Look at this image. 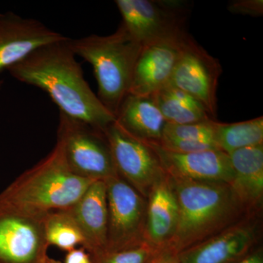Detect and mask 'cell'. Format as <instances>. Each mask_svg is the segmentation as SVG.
<instances>
[{
    "label": "cell",
    "mask_w": 263,
    "mask_h": 263,
    "mask_svg": "<svg viewBox=\"0 0 263 263\" xmlns=\"http://www.w3.org/2000/svg\"><path fill=\"white\" fill-rule=\"evenodd\" d=\"M104 132L119 176L142 196H148L156 183L167 176L155 151L123 130L115 121Z\"/></svg>",
    "instance_id": "cell-7"
},
{
    "label": "cell",
    "mask_w": 263,
    "mask_h": 263,
    "mask_svg": "<svg viewBox=\"0 0 263 263\" xmlns=\"http://www.w3.org/2000/svg\"><path fill=\"white\" fill-rule=\"evenodd\" d=\"M146 243L132 248L104 252L91 257L92 263H148L160 252Z\"/></svg>",
    "instance_id": "cell-23"
},
{
    "label": "cell",
    "mask_w": 263,
    "mask_h": 263,
    "mask_svg": "<svg viewBox=\"0 0 263 263\" xmlns=\"http://www.w3.org/2000/svg\"><path fill=\"white\" fill-rule=\"evenodd\" d=\"M221 66L190 34L186 36L169 84L197 100L215 119Z\"/></svg>",
    "instance_id": "cell-8"
},
{
    "label": "cell",
    "mask_w": 263,
    "mask_h": 263,
    "mask_svg": "<svg viewBox=\"0 0 263 263\" xmlns=\"http://www.w3.org/2000/svg\"><path fill=\"white\" fill-rule=\"evenodd\" d=\"M57 143L79 177L107 181L119 176L105 132L60 112Z\"/></svg>",
    "instance_id": "cell-5"
},
{
    "label": "cell",
    "mask_w": 263,
    "mask_h": 263,
    "mask_svg": "<svg viewBox=\"0 0 263 263\" xmlns=\"http://www.w3.org/2000/svg\"><path fill=\"white\" fill-rule=\"evenodd\" d=\"M215 119L190 124H175L166 123L162 138L183 140V141L205 142L216 145ZM219 148V147H218Z\"/></svg>",
    "instance_id": "cell-22"
},
{
    "label": "cell",
    "mask_w": 263,
    "mask_h": 263,
    "mask_svg": "<svg viewBox=\"0 0 263 263\" xmlns=\"http://www.w3.org/2000/svg\"><path fill=\"white\" fill-rule=\"evenodd\" d=\"M122 24L141 46L184 30L190 3L181 0H116Z\"/></svg>",
    "instance_id": "cell-6"
},
{
    "label": "cell",
    "mask_w": 263,
    "mask_h": 263,
    "mask_svg": "<svg viewBox=\"0 0 263 263\" xmlns=\"http://www.w3.org/2000/svg\"><path fill=\"white\" fill-rule=\"evenodd\" d=\"M178 204V221L167 250L175 254L224 230L240 205L230 185L198 182L167 176Z\"/></svg>",
    "instance_id": "cell-3"
},
{
    "label": "cell",
    "mask_w": 263,
    "mask_h": 263,
    "mask_svg": "<svg viewBox=\"0 0 263 263\" xmlns=\"http://www.w3.org/2000/svg\"><path fill=\"white\" fill-rule=\"evenodd\" d=\"M187 33L142 46L133 71L129 94L155 95L169 84Z\"/></svg>",
    "instance_id": "cell-11"
},
{
    "label": "cell",
    "mask_w": 263,
    "mask_h": 263,
    "mask_svg": "<svg viewBox=\"0 0 263 263\" xmlns=\"http://www.w3.org/2000/svg\"><path fill=\"white\" fill-rule=\"evenodd\" d=\"M105 183L108 219L105 252L142 245L140 236L146 211L143 196L121 176L110 178Z\"/></svg>",
    "instance_id": "cell-9"
},
{
    "label": "cell",
    "mask_w": 263,
    "mask_h": 263,
    "mask_svg": "<svg viewBox=\"0 0 263 263\" xmlns=\"http://www.w3.org/2000/svg\"><path fill=\"white\" fill-rule=\"evenodd\" d=\"M148 263H180L177 254L167 249H163L152 257Z\"/></svg>",
    "instance_id": "cell-27"
},
{
    "label": "cell",
    "mask_w": 263,
    "mask_h": 263,
    "mask_svg": "<svg viewBox=\"0 0 263 263\" xmlns=\"http://www.w3.org/2000/svg\"><path fill=\"white\" fill-rule=\"evenodd\" d=\"M43 226L49 246H55L67 252L76 246L84 247V235L69 209L48 213L43 216Z\"/></svg>",
    "instance_id": "cell-21"
},
{
    "label": "cell",
    "mask_w": 263,
    "mask_h": 263,
    "mask_svg": "<svg viewBox=\"0 0 263 263\" xmlns=\"http://www.w3.org/2000/svg\"><path fill=\"white\" fill-rule=\"evenodd\" d=\"M115 122L123 130L145 143H159L166 122L155 95L129 94L119 107Z\"/></svg>",
    "instance_id": "cell-16"
},
{
    "label": "cell",
    "mask_w": 263,
    "mask_h": 263,
    "mask_svg": "<svg viewBox=\"0 0 263 263\" xmlns=\"http://www.w3.org/2000/svg\"><path fill=\"white\" fill-rule=\"evenodd\" d=\"M146 210L147 245L162 251L168 245L178 221V204L166 176L158 181L149 193Z\"/></svg>",
    "instance_id": "cell-17"
},
{
    "label": "cell",
    "mask_w": 263,
    "mask_h": 263,
    "mask_svg": "<svg viewBox=\"0 0 263 263\" xmlns=\"http://www.w3.org/2000/svg\"><path fill=\"white\" fill-rule=\"evenodd\" d=\"M69 43L76 56L92 66L98 84L97 96L116 119L123 100L129 95L141 45L122 23L109 35L70 38Z\"/></svg>",
    "instance_id": "cell-4"
},
{
    "label": "cell",
    "mask_w": 263,
    "mask_h": 263,
    "mask_svg": "<svg viewBox=\"0 0 263 263\" xmlns=\"http://www.w3.org/2000/svg\"><path fill=\"white\" fill-rule=\"evenodd\" d=\"M157 145L164 150L176 152V153H193V152H202V151L219 149L214 143L183 141V140L171 139V138H162Z\"/></svg>",
    "instance_id": "cell-24"
},
{
    "label": "cell",
    "mask_w": 263,
    "mask_h": 263,
    "mask_svg": "<svg viewBox=\"0 0 263 263\" xmlns=\"http://www.w3.org/2000/svg\"><path fill=\"white\" fill-rule=\"evenodd\" d=\"M43 263H62L60 262V261H57L56 259H53L52 258H50L49 257H48L46 259V260L43 262Z\"/></svg>",
    "instance_id": "cell-29"
},
{
    "label": "cell",
    "mask_w": 263,
    "mask_h": 263,
    "mask_svg": "<svg viewBox=\"0 0 263 263\" xmlns=\"http://www.w3.org/2000/svg\"><path fill=\"white\" fill-rule=\"evenodd\" d=\"M216 141L219 149L228 155L241 148L263 144V117L230 124L218 122Z\"/></svg>",
    "instance_id": "cell-20"
},
{
    "label": "cell",
    "mask_w": 263,
    "mask_h": 263,
    "mask_svg": "<svg viewBox=\"0 0 263 263\" xmlns=\"http://www.w3.org/2000/svg\"><path fill=\"white\" fill-rule=\"evenodd\" d=\"M94 181L70 171L57 143L45 158L0 193V214L44 216L53 211L66 210Z\"/></svg>",
    "instance_id": "cell-2"
},
{
    "label": "cell",
    "mask_w": 263,
    "mask_h": 263,
    "mask_svg": "<svg viewBox=\"0 0 263 263\" xmlns=\"http://www.w3.org/2000/svg\"><path fill=\"white\" fill-rule=\"evenodd\" d=\"M69 41L37 48L7 70L17 81L47 93L61 113L105 131L115 117L85 80Z\"/></svg>",
    "instance_id": "cell-1"
},
{
    "label": "cell",
    "mask_w": 263,
    "mask_h": 263,
    "mask_svg": "<svg viewBox=\"0 0 263 263\" xmlns=\"http://www.w3.org/2000/svg\"><path fill=\"white\" fill-rule=\"evenodd\" d=\"M65 263H92L89 254L85 249L75 248L67 252Z\"/></svg>",
    "instance_id": "cell-26"
},
{
    "label": "cell",
    "mask_w": 263,
    "mask_h": 263,
    "mask_svg": "<svg viewBox=\"0 0 263 263\" xmlns=\"http://www.w3.org/2000/svg\"><path fill=\"white\" fill-rule=\"evenodd\" d=\"M255 240L249 224L230 227L177 254L180 263H235L248 254Z\"/></svg>",
    "instance_id": "cell-14"
},
{
    "label": "cell",
    "mask_w": 263,
    "mask_h": 263,
    "mask_svg": "<svg viewBox=\"0 0 263 263\" xmlns=\"http://www.w3.org/2000/svg\"><path fill=\"white\" fill-rule=\"evenodd\" d=\"M49 247L43 216L0 214V263H43Z\"/></svg>",
    "instance_id": "cell-10"
},
{
    "label": "cell",
    "mask_w": 263,
    "mask_h": 263,
    "mask_svg": "<svg viewBox=\"0 0 263 263\" xmlns=\"http://www.w3.org/2000/svg\"><path fill=\"white\" fill-rule=\"evenodd\" d=\"M234 178L230 185L242 208L261 203L263 195V144L230 154Z\"/></svg>",
    "instance_id": "cell-18"
},
{
    "label": "cell",
    "mask_w": 263,
    "mask_h": 263,
    "mask_svg": "<svg viewBox=\"0 0 263 263\" xmlns=\"http://www.w3.org/2000/svg\"><path fill=\"white\" fill-rule=\"evenodd\" d=\"M228 10L232 13L259 17L263 14L262 0H235L228 5Z\"/></svg>",
    "instance_id": "cell-25"
},
{
    "label": "cell",
    "mask_w": 263,
    "mask_h": 263,
    "mask_svg": "<svg viewBox=\"0 0 263 263\" xmlns=\"http://www.w3.org/2000/svg\"><path fill=\"white\" fill-rule=\"evenodd\" d=\"M67 37L34 18L14 13H0V72L18 63L31 52ZM3 81L0 80V89Z\"/></svg>",
    "instance_id": "cell-12"
},
{
    "label": "cell",
    "mask_w": 263,
    "mask_h": 263,
    "mask_svg": "<svg viewBox=\"0 0 263 263\" xmlns=\"http://www.w3.org/2000/svg\"><path fill=\"white\" fill-rule=\"evenodd\" d=\"M155 97L164 120L170 124H184L213 119L206 109L187 93L167 84Z\"/></svg>",
    "instance_id": "cell-19"
},
{
    "label": "cell",
    "mask_w": 263,
    "mask_h": 263,
    "mask_svg": "<svg viewBox=\"0 0 263 263\" xmlns=\"http://www.w3.org/2000/svg\"><path fill=\"white\" fill-rule=\"evenodd\" d=\"M235 263H263V255L262 251L252 252L245 256L243 258Z\"/></svg>",
    "instance_id": "cell-28"
},
{
    "label": "cell",
    "mask_w": 263,
    "mask_h": 263,
    "mask_svg": "<svg viewBox=\"0 0 263 263\" xmlns=\"http://www.w3.org/2000/svg\"><path fill=\"white\" fill-rule=\"evenodd\" d=\"M156 153L164 172L171 177L198 182L231 184L234 178L230 156L220 149L176 153L146 143Z\"/></svg>",
    "instance_id": "cell-13"
},
{
    "label": "cell",
    "mask_w": 263,
    "mask_h": 263,
    "mask_svg": "<svg viewBox=\"0 0 263 263\" xmlns=\"http://www.w3.org/2000/svg\"><path fill=\"white\" fill-rule=\"evenodd\" d=\"M84 235L83 248L95 257L106 250L108 202L105 181H95L77 202L68 209Z\"/></svg>",
    "instance_id": "cell-15"
}]
</instances>
